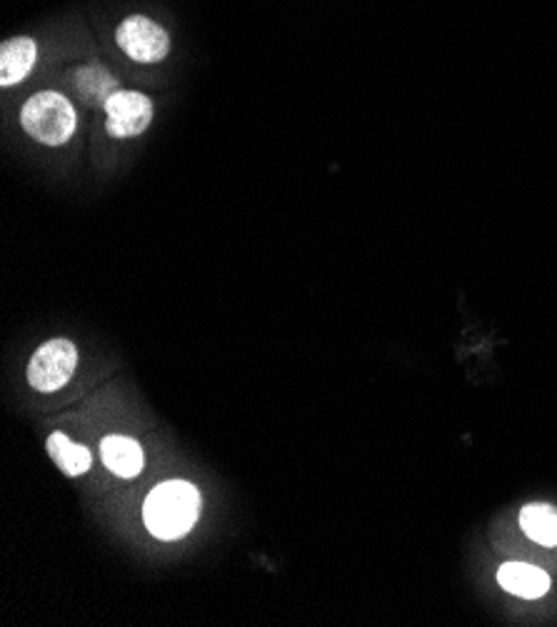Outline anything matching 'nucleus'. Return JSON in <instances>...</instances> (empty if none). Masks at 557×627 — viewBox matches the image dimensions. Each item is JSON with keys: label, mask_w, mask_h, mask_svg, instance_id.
I'll use <instances>...</instances> for the list:
<instances>
[{"label": "nucleus", "mask_w": 557, "mask_h": 627, "mask_svg": "<svg viewBox=\"0 0 557 627\" xmlns=\"http://www.w3.org/2000/svg\"><path fill=\"white\" fill-rule=\"evenodd\" d=\"M78 368V350L71 340H48L35 350V356L28 362V383L38 393H55L68 380L73 378Z\"/></svg>", "instance_id": "nucleus-3"}, {"label": "nucleus", "mask_w": 557, "mask_h": 627, "mask_svg": "<svg viewBox=\"0 0 557 627\" xmlns=\"http://www.w3.org/2000/svg\"><path fill=\"white\" fill-rule=\"evenodd\" d=\"M115 43L135 63H161L171 53V35L145 16H128L115 31Z\"/></svg>", "instance_id": "nucleus-4"}, {"label": "nucleus", "mask_w": 557, "mask_h": 627, "mask_svg": "<svg viewBox=\"0 0 557 627\" xmlns=\"http://www.w3.org/2000/svg\"><path fill=\"white\" fill-rule=\"evenodd\" d=\"M73 88L78 97H81L87 107H97V105L105 107V103L111 101V95L121 91V83L105 65L87 63L75 71Z\"/></svg>", "instance_id": "nucleus-7"}, {"label": "nucleus", "mask_w": 557, "mask_h": 627, "mask_svg": "<svg viewBox=\"0 0 557 627\" xmlns=\"http://www.w3.org/2000/svg\"><path fill=\"white\" fill-rule=\"evenodd\" d=\"M48 453H51L53 463L61 467L68 477L83 475L93 465L91 450L73 443V440L63 433H53L48 438Z\"/></svg>", "instance_id": "nucleus-10"}, {"label": "nucleus", "mask_w": 557, "mask_h": 627, "mask_svg": "<svg viewBox=\"0 0 557 627\" xmlns=\"http://www.w3.org/2000/svg\"><path fill=\"white\" fill-rule=\"evenodd\" d=\"M105 129L113 138H135L153 123V101L138 91H118L105 103Z\"/></svg>", "instance_id": "nucleus-5"}, {"label": "nucleus", "mask_w": 557, "mask_h": 627, "mask_svg": "<svg viewBox=\"0 0 557 627\" xmlns=\"http://www.w3.org/2000/svg\"><path fill=\"white\" fill-rule=\"evenodd\" d=\"M200 515L198 487L185 480H168L153 490L143 505V521L161 541H178L188 535Z\"/></svg>", "instance_id": "nucleus-1"}, {"label": "nucleus", "mask_w": 557, "mask_h": 627, "mask_svg": "<svg viewBox=\"0 0 557 627\" xmlns=\"http://www.w3.org/2000/svg\"><path fill=\"white\" fill-rule=\"evenodd\" d=\"M497 583L507 593L525 597V600H537V597H543L550 590V577H547V573L527 563H505L497 571Z\"/></svg>", "instance_id": "nucleus-8"}, {"label": "nucleus", "mask_w": 557, "mask_h": 627, "mask_svg": "<svg viewBox=\"0 0 557 627\" xmlns=\"http://www.w3.org/2000/svg\"><path fill=\"white\" fill-rule=\"evenodd\" d=\"M520 527L530 541L545 547H557V507L545 503L523 507Z\"/></svg>", "instance_id": "nucleus-11"}, {"label": "nucleus", "mask_w": 557, "mask_h": 627, "mask_svg": "<svg viewBox=\"0 0 557 627\" xmlns=\"http://www.w3.org/2000/svg\"><path fill=\"white\" fill-rule=\"evenodd\" d=\"M23 131L43 145H65L78 131V113L73 103L58 91H41L28 97L21 111Z\"/></svg>", "instance_id": "nucleus-2"}, {"label": "nucleus", "mask_w": 557, "mask_h": 627, "mask_svg": "<svg viewBox=\"0 0 557 627\" xmlns=\"http://www.w3.org/2000/svg\"><path fill=\"white\" fill-rule=\"evenodd\" d=\"M38 63V43L33 38H11L0 48V85L11 88L25 81Z\"/></svg>", "instance_id": "nucleus-6"}, {"label": "nucleus", "mask_w": 557, "mask_h": 627, "mask_svg": "<svg viewBox=\"0 0 557 627\" xmlns=\"http://www.w3.org/2000/svg\"><path fill=\"white\" fill-rule=\"evenodd\" d=\"M101 458L105 467L118 477H135L143 470V448L138 440L125 435H111L101 443Z\"/></svg>", "instance_id": "nucleus-9"}]
</instances>
